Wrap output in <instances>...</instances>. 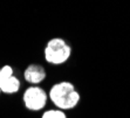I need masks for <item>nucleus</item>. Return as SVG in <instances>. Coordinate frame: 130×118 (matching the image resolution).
Masks as SVG:
<instances>
[{"label":"nucleus","instance_id":"f03ea898","mask_svg":"<svg viewBox=\"0 0 130 118\" xmlns=\"http://www.w3.org/2000/svg\"><path fill=\"white\" fill-rule=\"evenodd\" d=\"M72 49L68 43L62 39H52L45 49V57L52 64H61L66 62L70 56Z\"/></svg>","mask_w":130,"mask_h":118},{"label":"nucleus","instance_id":"7ed1b4c3","mask_svg":"<svg viewBox=\"0 0 130 118\" xmlns=\"http://www.w3.org/2000/svg\"><path fill=\"white\" fill-rule=\"evenodd\" d=\"M24 103L30 111H39L43 109L47 103V94L43 89L39 87H30L24 94Z\"/></svg>","mask_w":130,"mask_h":118},{"label":"nucleus","instance_id":"0eeeda50","mask_svg":"<svg viewBox=\"0 0 130 118\" xmlns=\"http://www.w3.org/2000/svg\"><path fill=\"white\" fill-rule=\"evenodd\" d=\"M0 92H1V90H0Z\"/></svg>","mask_w":130,"mask_h":118},{"label":"nucleus","instance_id":"f257e3e1","mask_svg":"<svg viewBox=\"0 0 130 118\" xmlns=\"http://www.w3.org/2000/svg\"><path fill=\"white\" fill-rule=\"evenodd\" d=\"M49 98L60 110H69L75 108L80 102V94L69 82H61L52 87Z\"/></svg>","mask_w":130,"mask_h":118},{"label":"nucleus","instance_id":"423d86ee","mask_svg":"<svg viewBox=\"0 0 130 118\" xmlns=\"http://www.w3.org/2000/svg\"><path fill=\"white\" fill-rule=\"evenodd\" d=\"M41 118H67L66 113L62 110H48L42 115Z\"/></svg>","mask_w":130,"mask_h":118},{"label":"nucleus","instance_id":"20e7f679","mask_svg":"<svg viewBox=\"0 0 130 118\" xmlns=\"http://www.w3.org/2000/svg\"><path fill=\"white\" fill-rule=\"evenodd\" d=\"M20 89V81L13 75L12 67L5 66L0 69V90L4 94H15Z\"/></svg>","mask_w":130,"mask_h":118},{"label":"nucleus","instance_id":"39448f33","mask_svg":"<svg viewBox=\"0 0 130 118\" xmlns=\"http://www.w3.org/2000/svg\"><path fill=\"white\" fill-rule=\"evenodd\" d=\"M25 80L32 84H39L45 80L46 71L43 67L38 66V64H30L27 67V69L24 73Z\"/></svg>","mask_w":130,"mask_h":118}]
</instances>
